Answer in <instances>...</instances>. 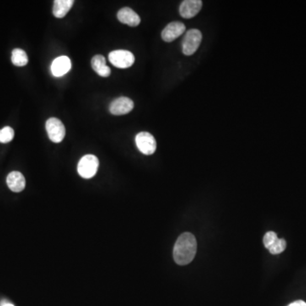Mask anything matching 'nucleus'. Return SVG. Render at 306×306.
Instances as JSON below:
<instances>
[{
    "label": "nucleus",
    "instance_id": "f3484780",
    "mask_svg": "<svg viewBox=\"0 0 306 306\" xmlns=\"http://www.w3.org/2000/svg\"><path fill=\"white\" fill-rule=\"evenodd\" d=\"M286 247H287L286 241L284 239H282V238H278L276 241V243H274L273 245L269 248V251H270L271 254H281L286 249Z\"/></svg>",
    "mask_w": 306,
    "mask_h": 306
},
{
    "label": "nucleus",
    "instance_id": "a211bd4d",
    "mask_svg": "<svg viewBox=\"0 0 306 306\" xmlns=\"http://www.w3.org/2000/svg\"><path fill=\"white\" fill-rule=\"evenodd\" d=\"M277 239H278V237H277L276 232H268L264 237L263 243H264L265 248L269 249L271 246L273 245L274 243H276Z\"/></svg>",
    "mask_w": 306,
    "mask_h": 306
},
{
    "label": "nucleus",
    "instance_id": "6ab92c4d",
    "mask_svg": "<svg viewBox=\"0 0 306 306\" xmlns=\"http://www.w3.org/2000/svg\"><path fill=\"white\" fill-rule=\"evenodd\" d=\"M288 306H306V303L303 300H297L293 303H290Z\"/></svg>",
    "mask_w": 306,
    "mask_h": 306
},
{
    "label": "nucleus",
    "instance_id": "9d476101",
    "mask_svg": "<svg viewBox=\"0 0 306 306\" xmlns=\"http://www.w3.org/2000/svg\"><path fill=\"white\" fill-rule=\"evenodd\" d=\"M71 61L67 56H59L55 58L51 65L52 74L56 77H62L71 69Z\"/></svg>",
    "mask_w": 306,
    "mask_h": 306
},
{
    "label": "nucleus",
    "instance_id": "423d86ee",
    "mask_svg": "<svg viewBox=\"0 0 306 306\" xmlns=\"http://www.w3.org/2000/svg\"><path fill=\"white\" fill-rule=\"evenodd\" d=\"M135 143L139 151L145 155H152L157 150V142L153 135L148 132L139 133L135 137Z\"/></svg>",
    "mask_w": 306,
    "mask_h": 306
},
{
    "label": "nucleus",
    "instance_id": "2eb2a0df",
    "mask_svg": "<svg viewBox=\"0 0 306 306\" xmlns=\"http://www.w3.org/2000/svg\"><path fill=\"white\" fill-rule=\"evenodd\" d=\"M11 61L17 66H24L28 63V55L25 51L21 49H15L12 51Z\"/></svg>",
    "mask_w": 306,
    "mask_h": 306
},
{
    "label": "nucleus",
    "instance_id": "39448f33",
    "mask_svg": "<svg viewBox=\"0 0 306 306\" xmlns=\"http://www.w3.org/2000/svg\"><path fill=\"white\" fill-rule=\"evenodd\" d=\"M46 131L49 138L54 143H60L66 135V129L62 122L56 118H50L46 122Z\"/></svg>",
    "mask_w": 306,
    "mask_h": 306
},
{
    "label": "nucleus",
    "instance_id": "ddd939ff",
    "mask_svg": "<svg viewBox=\"0 0 306 306\" xmlns=\"http://www.w3.org/2000/svg\"><path fill=\"white\" fill-rule=\"evenodd\" d=\"M92 68L97 74L102 77H108L111 74V69L106 64V59L103 55H94L91 61Z\"/></svg>",
    "mask_w": 306,
    "mask_h": 306
},
{
    "label": "nucleus",
    "instance_id": "aec40b11",
    "mask_svg": "<svg viewBox=\"0 0 306 306\" xmlns=\"http://www.w3.org/2000/svg\"><path fill=\"white\" fill-rule=\"evenodd\" d=\"M0 306H15L14 304H12V303H8V302H6V301H3Z\"/></svg>",
    "mask_w": 306,
    "mask_h": 306
},
{
    "label": "nucleus",
    "instance_id": "4468645a",
    "mask_svg": "<svg viewBox=\"0 0 306 306\" xmlns=\"http://www.w3.org/2000/svg\"><path fill=\"white\" fill-rule=\"evenodd\" d=\"M73 0H55L53 6V15L56 18H63L72 8Z\"/></svg>",
    "mask_w": 306,
    "mask_h": 306
},
{
    "label": "nucleus",
    "instance_id": "9b49d317",
    "mask_svg": "<svg viewBox=\"0 0 306 306\" xmlns=\"http://www.w3.org/2000/svg\"><path fill=\"white\" fill-rule=\"evenodd\" d=\"M118 19L119 22L130 27H137L141 23V17H139V15L135 11L129 7L121 9L118 12Z\"/></svg>",
    "mask_w": 306,
    "mask_h": 306
},
{
    "label": "nucleus",
    "instance_id": "0eeeda50",
    "mask_svg": "<svg viewBox=\"0 0 306 306\" xmlns=\"http://www.w3.org/2000/svg\"><path fill=\"white\" fill-rule=\"evenodd\" d=\"M134 108V102L127 97H119L110 104L109 110L113 115L120 116L130 113Z\"/></svg>",
    "mask_w": 306,
    "mask_h": 306
},
{
    "label": "nucleus",
    "instance_id": "7ed1b4c3",
    "mask_svg": "<svg viewBox=\"0 0 306 306\" xmlns=\"http://www.w3.org/2000/svg\"><path fill=\"white\" fill-rule=\"evenodd\" d=\"M202 35L197 29H190L185 33L182 41V52L185 55H193L201 44Z\"/></svg>",
    "mask_w": 306,
    "mask_h": 306
},
{
    "label": "nucleus",
    "instance_id": "6e6552de",
    "mask_svg": "<svg viewBox=\"0 0 306 306\" xmlns=\"http://www.w3.org/2000/svg\"><path fill=\"white\" fill-rule=\"evenodd\" d=\"M185 26L180 22H173L168 23L162 32V39L163 41L173 42L174 40L181 36L185 33Z\"/></svg>",
    "mask_w": 306,
    "mask_h": 306
},
{
    "label": "nucleus",
    "instance_id": "f8f14e48",
    "mask_svg": "<svg viewBox=\"0 0 306 306\" xmlns=\"http://www.w3.org/2000/svg\"><path fill=\"white\" fill-rule=\"evenodd\" d=\"M6 181L9 188L14 192L22 191L26 186L25 178L20 172L13 171L10 173Z\"/></svg>",
    "mask_w": 306,
    "mask_h": 306
},
{
    "label": "nucleus",
    "instance_id": "f03ea898",
    "mask_svg": "<svg viewBox=\"0 0 306 306\" xmlns=\"http://www.w3.org/2000/svg\"><path fill=\"white\" fill-rule=\"evenodd\" d=\"M99 167V160L94 155L83 156L77 164V172L83 179H90L96 174Z\"/></svg>",
    "mask_w": 306,
    "mask_h": 306
},
{
    "label": "nucleus",
    "instance_id": "1a4fd4ad",
    "mask_svg": "<svg viewBox=\"0 0 306 306\" xmlns=\"http://www.w3.org/2000/svg\"><path fill=\"white\" fill-rule=\"evenodd\" d=\"M201 6V0H185L179 6V14L185 19H190L198 14Z\"/></svg>",
    "mask_w": 306,
    "mask_h": 306
},
{
    "label": "nucleus",
    "instance_id": "f257e3e1",
    "mask_svg": "<svg viewBox=\"0 0 306 306\" xmlns=\"http://www.w3.org/2000/svg\"><path fill=\"white\" fill-rule=\"evenodd\" d=\"M196 248L197 243L193 235L190 232L180 235L174 244L173 251L174 261L179 265L190 264L196 256Z\"/></svg>",
    "mask_w": 306,
    "mask_h": 306
},
{
    "label": "nucleus",
    "instance_id": "20e7f679",
    "mask_svg": "<svg viewBox=\"0 0 306 306\" xmlns=\"http://www.w3.org/2000/svg\"><path fill=\"white\" fill-rule=\"evenodd\" d=\"M108 58L113 66L119 68H129L135 62V55L128 50H113L108 55Z\"/></svg>",
    "mask_w": 306,
    "mask_h": 306
},
{
    "label": "nucleus",
    "instance_id": "dca6fc26",
    "mask_svg": "<svg viewBox=\"0 0 306 306\" xmlns=\"http://www.w3.org/2000/svg\"><path fill=\"white\" fill-rule=\"evenodd\" d=\"M15 132L12 128L6 126L0 130V143H9L14 138Z\"/></svg>",
    "mask_w": 306,
    "mask_h": 306
}]
</instances>
